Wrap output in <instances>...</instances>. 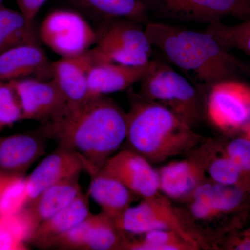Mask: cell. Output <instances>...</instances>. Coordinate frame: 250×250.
Here are the masks:
<instances>
[{"instance_id": "obj_33", "label": "cell", "mask_w": 250, "mask_h": 250, "mask_svg": "<svg viewBox=\"0 0 250 250\" xmlns=\"http://www.w3.org/2000/svg\"><path fill=\"white\" fill-rule=\"evenodd\" d=\"M2 1L3 0H0V7H1V6H2Z\"/></svg>"}, {"instance_id": "obj_21", "label": "cell", "mask_w": 250, "mask_h": 250, "mask_svg": "<svg viewBox=\"0 0 250 250\" xmlns=\"http://www.w3.org/2000/svg\"><path fill=\"white\" fill-rule=\"evenodd\" d=\"M158 173L159 190L172 199L187 197L201 184L202 170L192 161L171 162L161 167Z\"/></svg>"}, {"instance_id": "obj_8", "label": "cell", "mask_w": 250, "mask_h": 250, "mask_svg": "<svg viewBox=\"0 0 250 250\" xmlns=\"http://www.w3.org/2000/svg\"><path fill=\"white\" fill-rule=\"evenodd\" d=\"M9 82L22 110V119L45 125L59 121L66 113V102L52 80L29 77Z\"/></svg>"}, {"instance_id": "obj_25", "label": "cell", "mask_w": 250, "mask_h": 250, "mask_svg": "<svg viewBox=\"0 0 250 250\" xmlns=\"http://www.w3.org/2000/svg\"><path fill=\"white\" fill-rule=\"evenodd\" d=\"M144 235L141 241H126L123 250H186L195 248L178 233L170 230H156Z\"/></svg>"}, {"instance_id": "obj_29", "label": "cell", "mask_w": 250, "mask_h": 250, "mask_svg": "<svg viewBox=\"0 0 250 250\" xmlns=\"http://www.w3.org/2000/svg\"><path fill=\"white\" fill-rule=\"evenodd\" d=\"M226 156L241 168L242 172H250V139L233 140L227 147Z\"/></svg>"}, {"instance_id": "obj_12", "label": "cell", "mask_w": 250, "mask_h": 250, "mask_svg": "<svg viewBox=\"0 0 250 250\" xmlns=\"http://www.w3.org/2000/svg\"><path fill=\"white\" fill-rule=\"evenodd\" d=\"M102 169L118 179L136 196L147 198L159 194L158 171L147 159L131 149L116 152Z\"/></svg>"}, {"instance_id": "obj_30", "label": "cell", "mask_w": 250, "mask_h": 250, "mask_svg": "<svg viewBox=\"0 0 250 250\" xmlns=\"http://www.w3.org/2000/svg\"><path fill=\"white\" fill-rule=\"evenodd\" d=\"M20 11L28 20L34 21L36 16L47 0H16Z\"/></svg>"}, {"instance_id": "obj_13", "label": "cell", "mask_w": 250, "mask_h": 250, "mask_svg": "<svg viewBox=\"0 0 250 250\" xmlns=\"http://www.w3.org/2000/svg\"><path fill=\"white\" fill-rule=\"evenodd\" d=\"M83 171H85L83 159L77 153L59 145L27 177L29 202L47 188L64 179L80 176Z\"/></svg>"}, {"instance_id": "obj_26", "label": "cell", "mask_w": 250, "mask_h": 250, "mask_svg": "<svg viewBox=\"0 0 250 250\" xmlns=\"http://www.w3.org/2000/svg\"><path fill=\"white\" fill-rule=\"evenodd\" d=\"M27 202V178L13 177L0 182V217L16 214Z\"/></svg>"}, {"instance_id": "obj_5", "label": "cell", "mask_w": 250, "mask_h": 250, "mask_svg": "<svg viewBox=\"0 0 250 250\" xmlns=\"http://www.w3.org/2000/svg\"><path fill=\"white\" fill-rule=\"evenodd\" d=\"M143 24L125 18L105 20L97 31L95 46L111 62L132 66L147 65L151 61L153 46Z\"/></svg>"}, {"instance_id": "obj_3", "label": "cell", "mask_w": 250, "mask_h": 250, "mask_svg": "<svg viewBox=\"0 0 250 250\" xmlns=\"http://www.w3.org/2000/svg\"><path fill=\"white\" fill-rule=\"evenodd\" d=\"M126 141L149 161H163L193 147L200 140L190 125L170 108L129 91Z\"/></svg>"}, {"instance_id": "obj_23", "label": "cell", "mask_w": 250, "mask_h": 250, "mask_svg": "<svg viewBox=\"0 0 250 250\" xmlns=\"http://www.w3.org/2000/svg\"><path fill=\"white\" fill-rule=\"evenodd\" d=\"M105 20L125 18L143 23L149 21V14L141 0H84Z\"/></svg>"}, {"instance_id": "obj_7", "label": "cell", "mask_w": 250, "mask_h": 250, "mask_svg": "<svg viewBox=\"0 0 250 250\" xmlns=\"http://www.w3.org/2000/svg\"><path fill=\"white\" fill-rule=\"evenodd\" d=\"M39 39L61 57L83 53L96 44L97 31L80 14L56 10L38 28Z\"/></svg>"}, {"instance_id": "obj_15", "label": "cell", "mask_w": 250, "mask_h": 250, "mask_svg": "<svg viewBox=\"0 0 250 250\" xmlns=\"http://www.w3.org/2000/svg\"><path fill=\"white\" fill-rule=\"evenodd\" d=\"M148 65L149 63L141 66L123 65L104 57L93 65L88 73L90 97L103 96L129 89L135 83H140Z\"/></svg>"}, {"instance_id": "obj_10", "label": "cell", "mask_w": 250, "mask_h": 250, "mask_svg": "<svg viewBox=\"0 0 250 250\" xmlns=\"http://www.w3.org/2000/svg\"><path fill=\"white\" fill-rule=\"evenodd\" d=\"M207 113L218 129H238L250 119V86L238 80L223 81L208 90Z\"/></svg>"}, {"instance_id": "obj_2", "label": "cell", "mask_w": 250, "mask_h": 250, "mask_svg": "<svg viewBox=\"0 0 250 250\" xmlns=\"http://www.w3.org/2000/svg\"><path fill=\"white\" fill-rule=\"evenodd\" d=\"M145 29L153 47L207 90L218 82L238 80L250 74L248 64L206 31L199 32L152 21L146 24Z\"/></svg>"}, {"instance_id": "obj_9", "label": "cell", "mask_w": 250, "mask_h": 250, "mask_svg": "<svg viewBox=\"0 0 250 250\" xmlns=\"http://www.w3.org/2000/svg\"><path fill=\"white\" fill-rule=\"evenodd\" d=\"M115 223L124 233L146 234L156 230H170L194 246L196 245L181 223L168 200L158 195L143 198L139 205L129 207Z\"/></svg>"}, {"instance_id": "obj_22", "label": "cell", "mask_w": 250, "mask_h": 250, "mask_svg": "<svg viewBox=\"0 0 250 250\" xmlns=\"http://www.w3.org/2000/svg\"><path fill=\"white\" fill-rule=\"evenodd\" d=\"M39 40L34 21L21 11L0 7V54L17 46L38 44Z\"/></svg>"}, {"instance_id": "obj_34", "label": "cell", "mask_w": 250, "mask_h": 250, "mask_svg": "<svg viewBox=\"0 0 250 250\" xmlns=\"http://www.w3.org/2000/svg\"><path fill=\"white\" fill-rule=\"evenodd\" d=\"M245 1H246L247 3H248V4H250V0H245Z\"/></svg>"}, {"instance_id": "obj_19", "label": "cell", "mask_w": 250, "mask_h": 250, "mask_svg": "<svg viewBox=\"0 0 250 250\" xmlns=\"http://www.w3.org/2000/svg\"><path fill=\"white\" fill-rule=\"evenodd\" d=\"M88 196L81 191L77 198L58 213L38 225L30 241L38 248L67 232L90 214Z\"/></svg>"}, {"instance_id": "obj_17", "label": "cell", "mask_w": 250, "mask_h": 250, "mask_svg": "<svg viewBox=\"0 0 250 250\" xmlns=\"http://www.w3.org/2000/svg\"><path fill=\"white\" fill-rule=\"evenodd\" d=\"M87 172L90 176L88 195L100 206L102 212L115 221L131 207L134 194L103 169H91Z\"/></svg>"}, {"instance_id": "obj_14", "label": "cell", "mask_w": 250, "mask_h": 250, "mask_svg": "<svg viewBox=\"0 0 250 250\" xmlns=\"http://www.w3.org/2000/svg\"><path fill=\"white\" fill-rule=\"evenodd\" d=\"M52 63L39 44H25L0 54V81L33 78L52 80Z\"/></svg>"}, {"instance_id": "obj_24", "label": "cell", "mask_w": 250, "mask_h": 250, "mask_svg": "<svg viewBox=\"0 0 250 250\" xmlns=\"http://www.w3.org/2000/svg\"><path fill=\"white\" fill-rule=\"evenodd\" d=\"M205 31L229 50L236 49L250 56V19L233 25L218 21L207 25Z\"/></svg>"}, {"instance_id": "obj_20", "label": "cell", "mask_w": 250, "mask_h": 250, "mask_svg": "<svg viewBox=\"0 0 250 250\" xmlns=\"http://www.w3.org/2000/svg\"><path fill=\"white\" fill-rule=\"evenodd\" d=\"M80 175L64 179L51 186L34 200L27 208L36 225L45 221L70 205L81 191Z\"/></svg>"}, {"instance_id": "obj_32", "label": "cell", "mask_w": 250, "mask_h": 250, "mask_svg": "<svg viewBox=\"0 0 250 250\" xmlns=\"http://www.w3.org/2000/svg\"><path fill=\"white\" fill-rule=\"evenodd\" d=\"M245 129H246L247 132L248 133V134L250 136V121H248V123H247L246 126H244Z\"/></svg>"}, {"instance_id": "obj_11", "label": "cell", "mask_w": 250, "mask_h": 250, "mask_svg": "<svg viewBox=\"0 0 250 250\" xmlns=\"http://www.w3.org/2000/svg\"><path fill=\"white\" fill-rule=\"evenodd\" d=\"M96 48L73 56L61 57L52 62V80L67 104V112L80 107L90 98L88 73L90 68L103 58Z\"/></svg>"}, {"instance_id": "obj_27", "label": "cell", "mask_w": 250, "mask_h": 250, "mask_svg": "<svg viewBox=\"0 0 250 250\" xmlns=\"http://www.w3.org/2000/svg\"><path fill=\"white\" fill-rule=\"evenodd\" d=\"M24 243V228L15 215L0 217V250L22 249Z\"/></svg>"}, {"instance_id": "obj_28", "label": "cell", "mask_w": 250, "mask_h": 250, "mask_svg": "<svg viewBox=\"0 0 250 250\" xmlns=\"http://www.w3.org/2000/svg\"><path fill=\"white\" fill-rule=\"evenodd\" d=\"M242 170L231 159L225 156L210 164L208 173L215 183L235 185L239 180Z\"/></svg>"}, {"instance_id": "obj_4", "label": "cell", "mask_w": 250, "mask_h": 250, "mask_svg": "<svg viewBox=\"0 0 250 250\" xmlns=\"http://www.w3.org/2000/svg\"><path fill=\"white\" fill-rule=\"evenodd\" d=\"M140 83L143 98L170 108L190 125L196 121L200 110L199 90L168 64L151 60Z\"/></svg>"}, {"instance_id": "obj_6", "label": "cell", "mask_w": 250, "mask_h": 250, "mask_svg": "<svg viewBox=\"0 0 250 250\" xmlns=\"http://www.w3.org/2000/svg\"><path fill=\"white\" fill-rule=\"evenodd\" d=\"M149 14L207 25L227 16L250 19V4L245 0H141Z\"/></svg>"}, {"instance_id": "obj_16", "label": "cell", "mask_w": 250, "mask_h": 250, "mask_svg": "<svg viewBox=\"0 0 250 250\" xmlns=\"http://www.w3.org/2000/svg\"><path fill=\"white\" fill-rule=\"evenodd\" d=\"M46 137L36 134H16L0 140V168L22 172L45 154Z\"/></svg>"}, {"instance_id": "obj_31", "label": "cell", "mask_w": 250, "mask_h": 250, "mask_svg": "<svg viewBox=\"0 0 250 250\" xmlns=\"http://www.w3.org/2000/svg\"><path fill=\"white\" fill-rule=\"evenodd\" d=\"M18 101L14 88L9 82L0 81V108Z\"/></svg>"}, {"instance_id": "obj_18", "label": "cell", "mask_w": 250, "mask_h": 250, "mask_svg": "<svg viewBox=\"0 0 250 250\" xmlns=\"http://www.w3.org/2000/svg\"><path fill=\"white\" fill-rule=\"evenodd\" d=\"M242 192L234 185L200 184L192 192L191 212L198 219H208L236 208L242 200Z\"/></svg>"}, {"instance_id": "obj_1", "label": "cell", "mask_w": 250, "mask_h": 250, "mask_svg": "<svg viewBox=\"0 0 250 250\" xmlns=\"http://www.w3.org/2000/svg\"><path fill=\"white\" fill-rule=\"evenodd\" d=\"M39 131L77 153L87 172L103 168L126 141L127 113L106 95L95 97Z\"/></svg>"}]
</instances>
